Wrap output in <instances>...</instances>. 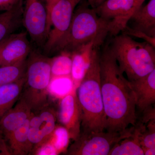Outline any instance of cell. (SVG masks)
Returning a JSON list of instances; mask_svg holds the SVG:
<instances>
[{"label":"cell","mask_w":155,"mask_h":155,"mask_svg":"<svg viewBox=\"0 0 155 155\" xmlns=\"http://www.w3.org/2000/svg\"><path fill=\"white\" fill-rule=\"evenodd\" d=\"M57 120V112L49 104L32 111L29 119L28 137L32 149L48 138L55 128Z\"/></svg>","instance_id":"10"},{"label":"cell","mask_w":155,"mask_h":155,"mask_svg":"<svg viewBox=\"0 0 155 155\" xmlns=\"http://www.w3.org/2000/svg\"><path fill=\"white\" fill-rule=\"evenodd\" d=\"M134 126L121 132H81L74 143L68 148L69 155H107L119 142L132 135Z\"/></svg>","instance_id":"6"},{"label":"cell","mask_w":155,"mask_h":155,"mask_svg":"<svg viewBox=\"0 0 155 155\" xmlns=\"http://www.w3.org/2000/svg\"><path fill=\"white\" fill-rule=\"evenodd\" d=\"M109 46L129 81L143 77L155 69V47L147 42L136 41L122 33L114 36Z\"/></svg>","instance_id":"3"},{"label":"cell","mask_w":155,"mask_h":155,"mask_svg":"<svg viewBox=\"0 0 155 155\" xmlns=\"http://www.w3.org/2000/svg\"><path fill=\"white\" fill-rule=\"evenodd\" d=\"M0 155H11L5 140L0 135Z\"/></svg>","instance_id":"28"},{"label":"cell","mask_w":155,"mask_h":155,"mask_svg":"<svg viewBox=\"0 0 155 155\" xmlns=\"http://www.w3.org/2000/svg\"><path fill=\"white\" fill-rule=\"evenodd\" d=\"M147 124L145 130L140 135V145L143 149L155 148V119Z\"/></svg>","instance_id":"24"},{"label":"cell","mask_w":155,"mask_h":155,"mask_svg":"<svg viewBox=\"0 0 155 155\" xmlns=\"http://www.w3.org/2000/svg\"><path fill=\"white\" fill-rule=\"evenodd\" d=\"M72 59L71 53L62 51L59 55L51 60V79L56 78L71 77Z\"/></svg>","instance_id":"21"},{"label":"cell","mask_w":155,"mask_h":155,"mask_svg":"<svg viewBox=\"0 0 155 155\" xmlns=\"http://www.w3.org/2000/svg\"><path fill=\"white\" fill-rule=\"evenodd\" d=\"M29 119L5 140L11 155H30L32 150L28 137Z\"/></svg>","instance_id":"18"},{"label":"cell","mask_w":155,"mask_h":155,"mask_svg":"<svg viewBox=\"0 0 155 155\" xmlns=\"http://www.w3.org/2000/svg\"><path fill=\"white\" fill-rule=\"evenodd\" d=\"M9 36L8 37L6 38H5V39L3 40V41H2L0 42V51H1V50H2V49L3 48V47L5 46V45L6 44L7 42L8 41V40L9 37Z\"/></svg>","instance_id":"32"},{"label":"cell","mask_w":155,"mask_h":155,"mask_svg":"<svg viewBox=\"0 0 155 155\" xmlns=\"http://www.w3.org/2000/svg\"><path fill=\"white\" fill-rule=\"evenodd\" d=\"M96 47L91 41L78 47L71 53L72 59L71 78L74 89L79 86L91 64L93 53Z\"/></svg>","instance_id":"14"},{"label":"cell","mask_w":155,"mask_h":155,"mask_svg":"<svg viewBox=\"0 0 155 155\" xmlns=\"http://www.w3.org/2000/svg\"><path fill=\"white\" fill-rule=\"evenodd\" d=\"M81 0H60L50 14V30L44 44L45 51L50 53L61 50L69 31L76 6Z\"/></svg>","instance_id":"7"},{"label":"cell","mask_w":155,"mask_h":155,"mask_svg":"<svg viewBox=\"0 0 155 155\" xmlns=\"http://www.w3.org/2000/svg\"><path fill=\"white\" fill-rule=\"evenodd\" d=\"M51 60L36 52L26 61L25 80L20 97L36 110L48 104L49 87L51 79Z\"/></svg>","instance_id":"5"},{"label":"cell","mask_w":155,"mask_h":155,"mask_svg":"<svg viewBox=\"0 0 155 155\" xmlns=\"http://www.w3.org/2000/svg\"><path fill=\"white\" fill-rule=\"evenodd\" d=\"M130 20L132 21L131 28L155 37V0H150L147 5L142 6L134 12Z\"/></svg>","instance_id":"16"},{"label":"cell","mask_w":155,"mask_h":155,"mask_svg":"<svg viewBox=\"0 0 155 155\" xmlns=\"http://www.w3.org/2000/svg\"><path fill=\"white\" fill-rule=\"evenodd\" d=\"M70 139L67 129L62 125H57L52 133L46 140L52 144L60 154L67 152Z\"/></svg>","instance_id":"23"},{"label":"cell","mask_w":155,"mask_h":155,"mask_svg":"<svg viewBox=\"0 0 155 155\" xmlns=\"http://www.w3.org/2000/svg\"><path fill=\"white\" fill-rule=\"evenodd\" d=\"M25 80L24 77L16 82L0 86V119L19 99Z\"/></svg>","instance_id":"20"},{"label":"cell","mask_w":155,"mask_h":155,"mask_svg":"<svg viewBox=\"0 0 155 155\" xmlns=\"http://www.w3.org/2000/svg\"><path fill=\"white\" fill-rule=\"evenodd\" d=\"M26 61L8 66H0V86L16 82L25 77Z\"/></svg>","instance_id":"22"},{"label":"cell","mask_w":155,"mask_h":155,"mask_svg":"<svg viewBox=\"0 0 155 155\" xmlns=\"http://www.w3.org/2000/svg\"><path fill=\"white\" fill-rule=\"evenodd\" d=\"M93 8L107 23L109 34L114 37L127 26L136 5L135 0H105Z\"/></svg>","instance_id":"8"},{"label":"cell","mask_w":155,"mask_h":155,"mask_svg":"<svg viewBox=\"0 0 155 155\" xmlns=\"http://www.w3.org/2000/svg\"><path fill=\"white\" fill-rule=\"evenodd\" d=\"M60 1V0H48L47 2L46 3L48 13V24L49 31L50 30V14H51V12L52 10L53 7Z\"/></svg>","instance_id":"29"},{"label":"cell","mask_w":155,"mask_h":155,"mask_svg":"<svg viewBox=\"0 0 155 155\" xmlns=\"http://www.w3.org/2000/svg\"><path fill=\"white\" fill-rule=\"evenodd\" d=\"M32 110L20 96L14 106L0 119V135L5 140L10 134L30 117Z\"/></svg>","instance_id":"13"},{"label":"cell","mask_w":155,"mask_h":155,"mask_svg":"<svg viewBox=\"0 0 155 155\" xmlns=\"http://www.w3.org/2000/svg\"><path fill=\"white\" fill-rule=\"evenodd\" d=\"M27 32L13 34L0 51V66L21 63L26 60L31 51Z\"/></svg>","instance_id":"12"},{"label":"cell","mask_w":155,"mask_h":155,"mask_svg":"<svg viewBox=\"0 0 155 155\" xmlns=\"http://www.w3.org/2000/svg\"><path fill=\"white\" fill-rule=\"evenodd\" d=\"M144 152V155H155V148L143 149Z\"/></svg>","instance_id":"30"},{"label":"cell","mask_w":155,"mask_h":155,"mask_svg":"<svg viewBox=\"0 0 155 155\" xmlns=\"http://www.w3.org/2000/svg\"><path fill=\"white\" fill-rule=\"evenodd\" d=\"M75 90L61 99L57 112L58 121L67 129L70 139L74 141L80 135L82 122V111Z\"/></svg>","instance_id":"11"},{"label":"cell","mask_w":155,"mask_h":155,"mask_svg":"<svg viewBox=\"0 0 155 155\" xmlns=\"http://www.w3.org/2000/svg\"><path fill=\"white\" fill-rule=\"evenodd\" d=\"M75 92L82 111V132H99L106 130L98 48L94 50L91 64Z\"/></svg>","instance_id":"2"},{"label":"cell","mask_w":155,"mask_h":155,"mask_svg":"<svg viewBox=\"0 0 155 155\" xmlns=\"http://www.w3.org/2000/svg\"><path fill=\"white\" fill-rule=\"evenodd\" d=\"M145 1V0H135L136 5V11L142 6V4Z\"/></svg>","instance_id":"31"},{"label":"cell","mask_w":155,"mask_h":155,"mask_svg":"<svg viewBox=\"0 0 155 155\" xmlns=\"http://www.w3.org/2000/svg\"><path fill=\"white\" fill-rule=\"evenodd\" d=\"M58 151L52 144L45 140L41 144L34 147L30 155H59Z\"/></svg>","instance_id":"25"},{"label":"cell","mask_w":155,"mask_h":155,"mask_svg":"<svg viewBox=\"0 0 155 155\" xmlns=\"http://www.w3.org/2000/svg\"><path fill=\"white\" fill-rule=\"evenodd\" d=\"M141 122L136 123L132 135L120 140L110 150L109 155H144L140 144V136L146 129Z\"/></svg>","instance_id":"17"},{"label":"cell","mask_w":155,"mask_h":155,"mask_svg":"<svg viewBox=\"0 0 155 155\" xmlns=\"http://www.w3.org/2000/svg\"><path fill=\"white\" fill-rule=\"evenodd\" d=\"M43 0H25L22 23L31 39L36 44H45L49 28L46 5Z\"/></svg>","instance_id":"9"},{"label":"cell","mask_w":155,"mask_h":155,"mask_svg":"<svg viewBox=\"0 0 155 155\" xmlns=\"http://www.w3.org/2000/svg\"><path fill=\"white\" fill-rule=\"evenodd\" d=\"M43 1H44V2H45L46 3L47 2V1L48 0H43Z\"/></svg>","instance_id":"35"},{"label":"cell","mask_w":155,"mask_h":155,"mask_svg":"<svg viewBox=\"0 0 155 155\" xmlns=\"http://www.w3.org/2000/svg\"><path fill=\"white\" fill-rule=\"evenodd\" d=\"M23 1L9 11L0 14V42L19 28L22 23Z\"/></svg>","instance_id":"19"},{"label":"cell","mask_w":155,"mask_h":155,"mask_svg":"<svg viewBox=\"0 0 155 155\" xmlns=\"http://www.w3.org/2000/svg\"><path fill=\"white\" fill-rule=\"evenodd\" d=\"M109 34L107 25L93 8L84 5L74 11L71 25L61 50L71 52L91 41L98 48Z\"/></svg>","instance_id":"4"},{"label":"cell","mask_w":155,"mask_h":155,"mask_svg":"<svg viewBox=\"0 0 155 155\" xmlns=\"http://www.w3.org/2000/svg\"><path fill=\"white\" fill-rule=\"evenodd\" d=\"M129 81L139 110L142 112L155 104V69L143 77Z\"/></svg>","instance_id":"15"},{"label":"cell","mask_w":155,"mask_h":155,"mask_svg":"<svg viewBox=\"0 0 155 155\" xmlns=\"http://www.w3.org/2000/svg\"><path fill=\"white\" fill-rule=\"evenodd\" d=\"M122 32V34L130 37H134L143 39L144 41L148 43L155 48V37L148 36L140 31L136 30L127 25Z\"/></svg>","instance_id":"26"},{"label":"cell","mask_w":155,"mask_h":155,"mask_svg":"<svg viewBox=\"0 0 155 155\" xmlns=\"http://www.w3.org/2000/svg\"><path fill=\"white\" fill-rule=\"evenodd\" d=\"M104 1L105 0H96L95 2L94 7V8L95 7L98 5H99L100 4H101V3L103 2H104Z\"/></svg>","instance_id":"34"},{"label":"cell","mask_w":155,"mask_h":155,"mask_svg":"<svg viewBox=\"0 0 155 155\" xmlns=\"http://www.w3.org/2000/svg\"><path fill=\"white\" fill-rule=\"evenodd\" d=\"M100 67L106 130L121 132L136 123L135 94L109 46L100 54Z\"/></svg>","instance_id":"1"},{"label":"cell","mask_w":155,"mask_h":155,"mask_svg":"<svg viewBox=\"0 0 155 155\" xmlns=\"http://www.w3.org/2000/svg\"><path fill=\"white\" fill-rule=\"evenodd\" d=\"M22 1L23 0H0V11H9Z\"/></svg>","instance_id":"27"},{"label":"cell","mask_w":155,"mask_h":155,"mask_svg":"<svg viewBox=\"0 0 155 155\" xmlns=\"http://www.w3.org/2000/svg\"><path fill=\"white\" fill-rule=\"evenodd\" d=\"M96 0H87L89 5L91 6V8H94V5L95 2Z\"/></svg>","instance_id":"33"}]
</instances>
